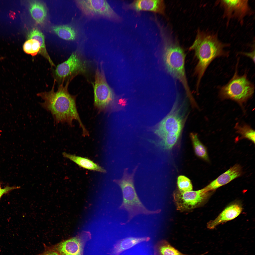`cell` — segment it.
<instances>
[{
  "label": "cell",
  "mask_w": 255,
  "mask_h": 255,
  "mask_svg": "<svg viewBox=\"0 0 255 255\" xmlns=\"http://www.w3.org/2000/svg\"><path fill=\"white\" fill-rule=\"evenodd\" d=\"M70 81H67L64 85L63 83L60 84L57 91H55L56 81L54 80L51 90L37 94L44 101L39 104L42 107L51 113L56 124L66 123L72 126L73 120H76L82 128L83 135L89 136V132L82 123L78 113L75 97L68 92V89Z\"/></svg>",
  "instance_id": "1"
},
{
  "label": "cell",
  "mask_w": 255,
  "mask_h": 255,
  "mask_svg": "<svg viewBox=\"0 0 255 255\" xmlns=\"http://www.w3.org/2000/svg\"><path fill=\"white\" fill-rule=\"evenodd\" d=\"M230 45L221 42L215 33L199 32L189 48L194 50L198 60L195 68L198 81H201L207 68L214 59L229 56V52L225 49Z\"/></svg>",
  "instance_id": "2"
},
{
  "label": "cell",
  "mask_w": 255,
  "mask_h": 255,
  "mask_svg": "<svg viewBox=\"0 0 255 255\" xmlns=\"http://www.w3.org/2000/svg\"><path fill=\"white\" fill-rule=\"evenodd\" d=\"M137 167L136 166L131 173L128 172V168L125 169L122 178L114 180L121 188L123 194V202L119 209L125 210L128 213V219L125 224L138 215L153 214L159 212L158 210L153 211L147 209L138 196L134 187V180Z\"/></svg>",
  "instance_id": "3"
},
{
  "label": "cell",
  "mask_w": 255,
  "mask_h": 255,
  "mask_svg": "<svg viewBox=\"0 0 255 255\" xmlns=\"http://www.w3.org/2000/svg\"><path fill=\"white\" fill-rule=\"evenodd\" d=\"M185 55L183 49L177 46L166 48L163 55V60L167 70L182 83L187 96L192 103L195 100L188 84L185 68Z\"/></svg>",
  "instance_id": "4"
},
{
  "label": "cell",
  "mask_w": 255,
  "mask_h": 255,
  "mask_svg": "<svg viewBox=\"0 0 255 255\" xmlns=\"http://www.w3.org/2000/svg\"><path fill=\"white\" fill-rule=\"evenodd\" d=\"M238 62L233 76L226 84L221 87L219 95L222 98L230 99L242 103L252 96L255 87L248 78L246 73L242 75L238 74Z\"/></svg>",
  "instance_id": "5"
},
{
  "label": "cell",
  "mask_w": 255,
  "mask_h": 255,
  "mask_svg": "<svg viewBox=\"0 0 255 255\" xmlns=\"http://www.w3.org/2000/svg\"><path fill=\"white\" fill-rule=\"evenodd\" d=\"M87 66L77 51L73 52L69 58L58 64L54 72V79L60 84L67 80L70 81L74 76L86 72Z\"/></svg>",
  "instance_id": "6"
},
{
  "label": "cell",
  "mask_w": 255,
  "mask_h": 255,
  "mask_svg": "<svg viewBox=\"0 0 255 255\" xmlns=\"http://www.w3.org/2000/svg\"><path fill=\"white\" fill-rule=\"evenodd\" d=\"M76 4L82 13L90 17H102L116 22L121 21L106 0H76Z\"/></svg>",
  "instance_id": "7"
},
{
  "label": "cell",
  "mask_w": 255,
  "mask_h": 255,
  "mask_svg": "<svg viewBox=\"0 0 255 255\" xmlns=\"http://www.w3.org/2000/svg\"><path fill=\"white\" fill-rule=\"evenodd\" d=\"M215 3L223 9V17L226 19L228 24L234 19L242 25L245 17L253 13L247 0H218Z\"/></svg>",
  "instance_id": "8"
},
{
  "label": "cell",
  "mask_w": 255,
  "mask_h": 255,
  "mask_svg": "<svg viewBox=\"0 0 255 255\" xmlns=\"http://www.w3.org/2000/svg\"><path fill=\"white\" fill-rule=\"evenodd\" d=\"M209 192L204 188L196 191L182 192L179 190L173 195L177 209L181 211L190 210L202 205L208 199Z\"/></svg>",
  "instance_id": "9"
},
{
  "label": "cell",
  "mask_w": 255,
  "mask_h": 255,
  "mask_svg": "<svg viewBox=\"0 0 255 255\" xmlns=\"http://www.w3.org/2000/svg\"><path fill=\"white\" fill-rule=\"evenodd\" d=\"M94 91L95 106L100 111L105 110L113 101L114 94L103 71L98 68L95 72Z\"/></svg>",
  "instance_id": "10"
},
{
  "label": "cell",
  "mask_w": 255,
  "mask_h": 255,
  "mask_svg": "<svg viewBox=\"0 0 255 255\" xmlns=\"http://www.w3.org/2000/svg\"><path fill=\"white\" fill-rule=\"evenodd\" d=\"M174 107L172 111L160 123L154 132L161 138L169 133L180 134L183 128V121Z\"/></svg>",
  "instance_id": "11"
},
{
  "label": "cell",
  "mask_w": 255,
  "mask_h": 255,
  "mask_svg": "<svg viewBox=\"0 0 255 255\" xmlns=\"http://www.w3.org/2000/svg\"><path fill=\"white\" fill-rule=\"evenodd\" d=\"M84 242L81 236H77L57 244L53 250L60 255H82Z\"/></svg>",
  "instance_id": "12"
},
{
  "label": "cell",
  "mask_w": 255,
  "mask_h": 255,
  "mask_svg": "<svg viewBox=\"0 0 255 255\" xmlns=\"http://www.w3.org/2000/svg\"><path fill=\"white\" fill-rule=\"evenodd\" d=\"M125 8L137 12L148 11L163 14L165 7L163 1L162 0H137L125 5Z\"/></svg>",
  "instance_id": "13"
},
{
  "label": "cell",
  "mask_w": 255,
  "mask_h": 255,
  "mask_svg": "<svg viewBox=\"0 0 255 255\" xmlns=\"http://www.w3.org/2000/svg\"><path fill=\"white\" fill-rule=\"evenodd\" d=\"M242 174L241 166L239 164H235L204 188L207 192L215 190L239 177Z\"/></svg>",
  "instance_id": "14"
},
{
  "label": "cell",
  "mask_w": 255,
  "mask_h": 255,
  "mask_svg": "<svg viewBox=\"0 0 255 255\" xmlns=\"http://www.w3.org/2000/svg\"><path fill=\"white\" fill-rule=\"evenodd\" d=\"M242 210L241 206L238 204H232L226 207L214 220L207 223V227L213 229L220 224L232 220L237 217Z\"/></svg>",
  "instance_id": "15"
},
{
  "label": "cell",
  "mask_w": 255,
  "mask_h": 255,
  "mask_svg": "<svg viewBox=\"0 0 255 255\" xmlns=\"http://www.w3.org/2000/svg\"><path fill=\"white\" fill-rule=\"evenodd\" d=\"M149 237H129L119 240L114 246L112 251L114 255H119L125 250L128 249L140 243L149 241Z\"/></svg>",
  "instance_id": "16"
},
{
  "label": "cell",
  "mask_w": 255,
  "mask_h": 255,
  "mask_svg": "<svg viewBox=\"0 0 255 255\" xmlns=\"http://www.w3.org/2000/svg\"><path fill=\"white\" fill-rule=\"evenodd\" d=\"M62 154L64 157L69 159L82 168L102 173H105L106 172L104 169L89 159L65 152H63Z\"/></svg>",
  "instance_id": "17"
},
{
  "label": "cell",
  "mask_w": 255,
  "mask_h": 255,
  "mask_svg": "<svg viewBox=\"0 0 255 255\" xmlns=\"http://www.w3.org/2000/svg\"><path fill=\"white\" fill-rule=\"evenodd\" d=\"M29 39H34L38 41L40 46V53L47 60L51 66L54 67L55 65L48 54L46 48L45 39L43 34L37 29H34L28 35Z\"/></svg>",
  "instance_id": "18"
},
{
  "label": "cell",
  "mask_w": 255,
  "mask_h": 255,
  "mask_svg": "<svg viewBox=\"0 0 255 255\" xmlns=\"http://www.w3.org/2000/svg\"><path fill=\"white\" fill-rule=\"evenodd\" d=\"M29 10L31 15L38 23H42L45 20L47 12L45 6L41 3L32 2L30 4Z\"/></svg>",
  "instance_id": "19"
},
{
  "label": "cell",
  "mask_w": 255,
  "mask_h": 255,
  "mask_svg": "<svg viewBox=\"0 0 255 255\" xmlns=\"http://www.w3.org/2000/svg\"><path fill=\"white\" fill-rule=\"evenodd\" d=\"M190 136L196 155L204 160L209 161V158L206 149L199 139L197 134L195 133H191Z\"/></svg>",
  "instance_id": "20"
},
{
  "label": "cell",
  "mask_w": 255,
  "mask_h": 255,
  "mask_svg": "<svg viewBox=\"0 0 255 255\" xmlns=\"http://www.w3.org/2000/svg\"><path fill=\"white\" fill-rule=\"evenodd\" d=\"M53 30L60 38L67 40H74L77 33L72 27L68 25H61L54 27Z\"/></svg>",
  "instance_id": "21"
},
{
  "label": "cell",
  "mask_w": 255,
  "mask_h": 255,
  "mask_svg": "<svg viewBox=\"0 0 255 255\" xmlns=\"http://www.w3.org/2000/svg\"><path fill=\"white\" fill-rule=\"evenodd\" d=\"M157 250L159 255H189L184 254L171 246L168 242L163 240L158 245ZM208 251L198 255H204Z\"/></svg>",
  "instance_id": "22"
},
{
  "label": "cell",
  "mask_w": 255,
  "mask_h": 255,
  "mask_svg": "<svg viewBox=\"0 0 255 255\" xmlns=\"http://www.w3.org/2000/svg\"><path fill=\"white\" fill-rule=\"evenodd\" d=\"M180 134L174 133L167 134L161 138L159 144L163 149L170 150L177 143Z\"/></svg>",
  "instance_id": "23"
},
{
  "label": "cell",
  "mask_w": 255,
  "mask_h": 255,
  "mask_svg": "<svg viewBox=\"0 0 255 255\" xmlns=\"http://www.w3.org/2000/svg\"><path fill=\"white\" fill-rule=\"evenodd\" d=\"M23 49L26 53L34 56L39 53L40 45L39 42L36 40L29 39L24 44Z\"/></svg>",
  "instance_id": "24"
},
{
  "label": "cell",
  "mask_w": 255,
  "mask_h": 255,
  "mask_svg": "<svg viewBox=\"0 0 255 255\" xmlns=\"http://www.w3.org/2000/svg\"><path fill=\"white\" fill-rule=\"evenodd\" d=\"M237 132L242 137L247 138L255 143V131L249 126L246 125L236 126Z\"/></svg>",
  "instance_id": "25"
},
{
  "label": "cell",
  "mask_w": 255,
  "mask_h": 255,
  "mask_svg": "<svg viewBox=\"0 0 255 255\" xmlns=\"http://www.w3.org/2000/svg\"><path fill=\"white\" fill-rule=\"evenodd\" d=\"M177 184L179 190L182 192L192 191L193 187L190 180L187 177L181 175L177 179Z\"/></svg>",
  "instance_id": "26"
},
{
  "label": "cell",
  "mask_w": 255,
  "mask_h": 255,
  "mask_svg": "<svg viewBox=\"0 0 255 255\" xmlns=\"http://www.w3.org/2000/svg\"><path fill=\"white\" fill-rule=\"evenodd\" d=\"M20 188V187L19 186L10 187L7 186L3 188H2L0 183V199L4 194L8 193L13 190Z\"/></svg>",
  "instance_id": "27"
},
{
  "label": "cell",
  "mask_w": 255,
  "mask_h": 255,
  "mask_svg": "<svg viewBox=\"0 0 255 255\" xmlns=\"http://www.w3.org/2000/svg\"><path fill=\"white\" fill-rule=\"evenodd\" d=\"M255 47H254L251 51L250 52H241L240 53V54L241 55L249 58L252 60L254 63H255Z\"/></svg>",
  "instance_id": "28"
},
{
  "label": "cell",
  "mask_w": 255,
  "mask_h": 255,
  "mask_svg": "<svg viewBox=\"0 0 255 255\" xmlns=\"http://www.w3.org/2000/svg\"><path fill=\"white\" fill-rule=\"evenodd\" d=\"M39 255H60L58 252L54 250L47 251L40 254Z\"/></svg>",
  "instance_id": "29"
}]
</instances>
